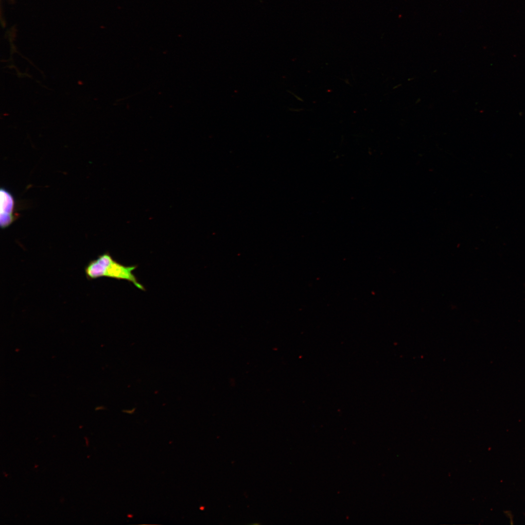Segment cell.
I'll use <instances>...</instances> for the list:
<instances>
[{
  "label": "cell",
  "mask_w": 525,
  "mask_h": 525,
  "mask_svg": "<svg viewBox=\"0 0 525 525\" xmlns=\"http://www.w3.org/2000/svg\"><path fill=\"white\" fill-rule=\"evenodd\" d=\"M137 267L135 265L126 266L122 264L115 260L109 252H105L89 261L85 266L84 271L89 280L103 277L124 280L144 291V286L133 273Z\"/></svg>",
  "instance_id": "cell-1"
},
{
  "label": "cell",
  "mask_w": 525,
  "mask_h": 525,
  "mask_svg": "<svg viewBox=\"0 0 525 525\" xmlns=\"http://www.w3.org/2000/svg\"><path fill=\"white\" fill-rule=\"evenodd\" d=\"M0 191V224L1 228L4 229L16 220L14 214L15 202L12 194L6 189L1 188Z\"/></svg>",
  "instance_id": "cell-2"
}]
</instances>
